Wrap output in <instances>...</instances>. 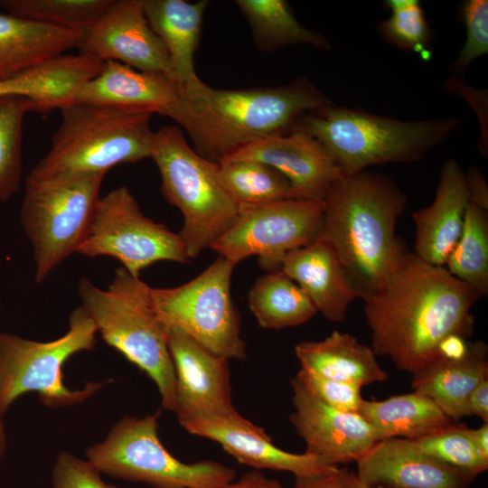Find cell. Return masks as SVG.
I'll use <instances>...</instances> for the list:
<instances>
[{
	"label": "cell",
	"mask_w": 488,
	"mask_h": 488,
	"mask_svg": "<svg viewBox=\"0 0 488 488\" xmlns=\"http://www.w3.org/2000/svg\"><path fill=\"white\" fill-rule=\"evenodd\" d=\"M260 50L270 52L286 46L307 44L328 50L331 44L323 34L309 30L295 16L284 0H238Z\"/></svg>",
	"instance_id": "cell-29"
},
{
	"label": "cell",
	"mask_w": 488,
	"mask_h": 488,
	"mask_svg": "<svg viewBox=\"0 0 488 488\" xmlns=\"http://www.w3.org/2000/svg\"><path fill=\"white\" fill-rule=\"evenodd\" d=\"M60 111L61 124L50 150L31 170L33 176L106 174L116 165L150 157L153 113L76 101Z\"/></svg>",
	"instance_id": "cell-6"
},
{
	"label": "cell",
	"mask_w": 488,
	"mask_h": 488,
	"mask_svg": "<svg viewBox=\"0 0 488 488\" xmlns=\"http://www.w3.org/2000/svg\"><path fill=\"white\" fill-rule=\"evenodd\" d=\"M414 441L427 454L474 478L488 469V459L477 450L465 424L452 422Z\"/></svg>",
	"instance_id": "cell-35"
},
{
	"label": "cell",
	"mask_w": 488,
	"mask_h": 488,
	"mask_svg": "<svg viewBox=\"0 0 488 488\" xmlns=\"http://www.w3.org/2000/svg\"><path fill=\"white\" fill-rule=\"evenodd\" d=\"M78 293L103 341L155 382L162 407L174 413L176 378L168 326L155 306L152 287L120 267L106 289L82 277Z\"/></svg>",
	"instance_id": "cell-4"
},
{
	"label": "cell",
	"mask_w": 488,
	"mask_h": 488,
	"mask_svg": "<svg viewBox=\"0 0 488 488\" xmlns=\"http://www.w3.org/2000/svg\"><path fill=\"white\" fill-rule=\"evenodd\" d=\"M306 294L317 312L342 323L351 303L360 298L333 249L323 239L290 252L280 269Z\"/></svg>",
	"instance_id": "cell-22"
},
{
	"label": "cell",
	"mask_w": 488,
	"mask_h": 488,
	"mask_svg": "<svg viewBox=\"0 0 488 488\" xmlns=\"http://www.w3.org/2000/svg\"><path fill=\"white\" fill-rule=\"evenodd\" d=\"M104 174L25 180L20 220L31 242L35 280L42 282L85 239Z\"/></svg>",
	"instance_id": "cell-10"
},
{
	"label": "cell",
	"mask_w": 488,
	"mask_h": 488,
	"mask_svg": "<svg viewBox=\"0 0 488 488\" xmlns=\"http://www.w3.org/2000/svg\"><path fill=\"white\" fill-rule=\"evenodd\" d=\"M323 201L320 238L333 249L364 301L408 251L395 231L408 198L389 176L364 170L343 174Z\"/></svg>",
	"instance_id": "cell-2"
},
{
	"label": "cell",
	"mask_w": 488,
	"mask_h": 488,
	"mask_svg": "<svg viewBox=\"0 0 488 488\" xmlns=\"http://www.w3.org/2000/svg\"><path fill=\"white\" fill-rule=\"evenodd\" d=\"M324 201L289 198L262 205H239L233 224L210 247L233 264L258 258L267 272L279 271L292 251L321 237Z\"/></svg>",
	"instance_id": "cell-13"
},
{
	"label": "cell",
	"mask_w": 488,
	"mask_h": 488,
	"mask_svg": "<svg viewBox=\"0 0 488 488\" xmlns=\"http://www.w3.org/2000/svg\"><path fill=\"white\" fill-rule=\"evenodd\" d=\"M76 252L92 258H114L134 277L158 261L189 263L179 233L145 216L126 186L99 197Z\"/></svg>",
	"instance_id": "cell-12"
},
{
	"label": "cell",
	"mask_w": 488,
	"mask_h": 488,
	"mask_svg": "<svg viewBox=\"0 0 488 488\" xmlns=\"http://www.w3.org/2000/svg\"><path fill=\"white\" fill-rule=\"evenodd\" d=\"M483 295L408 251L387 281L364 300L376 355L411 374L438 358L449 334L472 335V306Z\"/></svg>",
	"instance_id": "cell-1"
},
{
	"label": "cell",
	"mask_w": 488,
	"mask_h": 488,
	"mask_svg": "<svg viewBox=\"0 0 488 488\" xmlns=\"http://www.w3.org/2000/svg\"><path fill=\"white\" fill-rule=\"evenodd\" d=\"M470 415L488 423V379L481 381L471 392L468 400Z\"/></svg>",
	"instance_id": "cell-43"
},
{
	"label": "cell",
	"mask_w": 488,
	"mask_h": 488,
	"mask_svg": "<svg viewBox=\"0 0 488 488\" xmlns=\"http://www.w3.org/2000/svg\"><path fill=\"white\" fill-rule=\"evenodd\" d=\"M33 108L25 97L0 98V202L9 200L20 187L23 122Z\"/></svg>",
	"instance_id": "cell-33"
},
{
	"label": "cell",
	"mask_w": 488,
	"mask_h": 488,
	"mask_svg": "<svg viewBox=\"0 0 488 488\" xmlns=\"http://www.w3.org/2000/svg\"><path fill=\"white\" fill-rule=\"evenodd\" d=\"M78 49L80 53L103 62H120L173 80L168 52L148 24L143 0L113 1L85 34Z\"/></svg>",
	"instance_id": "cell-15"
},
{
	"label": "cell",
	"mask_w": 488,
	"mask_h": 488,
	"mask_svg": "<svg viewBox=\"0 0 488 488\" xmlns=\"http://www.w3.org/2000/svg\"><path fill=\"white\" fill-rule=\"evenodd\" d=\"M295 353L301 368L327 379L361 387L388 379L372 348L348 333L333 331L324 340L300 343Z\"/></svg>",
	"instance_id": "cell-26"
},
{
	"label": "cell",
	"mask_w": 488,
	"mask_h": 488,
	"mask_svg": "<svg viewBox=\"0 0 488 488\" xmlns=\"http://www.w3.org/2000/svg\"><path fill=\"white\" fill-rule=\"evenodd\" d=\"M445 267L483 296L488 294V210L470 202L461 236Z\"/></svg>",
	"instance_id": "cell-30"
},
{
	"label": "cell",
	"mask_w": 488,
	"mask_h": 488,
	"mask_svg": "<svg viewBox=\"0 0 488 488\" xmlns=\"http://www.w3.org/2000/svg\"><path fill=\"white\" fill-rule=\"evenodd\" d=\"M466 39L450 70L461 76L477 58L488 53V1L467 0L462 5Z\"/></svg>",
	"instance_id": "cell-36"
},
{
	"label": "cell",
	"mask_w": 488,
	"mask_h": 488,
	"mask_svg": "<svg viewBox=\"0 0 488 488\" xmlns=\"http://www.w3.org/2000/svg\"><path fill=\"white\" fill-rule=\"evenodd\" d=\"M445 85L447 91L456 93L465 99L477 114L481 132L479 149L483 156H487V91L483 89H475L470 87L455 75L447 79Z\"/></svg>",
	"instance_id": "cell-39"
},
{
	"label": "cell",
	"mask_w": 488,
	"mask_h": 488,
	"mask_svg": "<svg viewBox=\"0 0 488 488\" xmlns=\"http://www.w3.org/2000/svg\"><path fill=\"white\" fill-rule=\"evenodd\" d=\"M459 119L404 121L331 103L305 114L292 129L318 140L343 174L420 160L445 142Z\"/></svg>",
	"instance_id": "cell-5"
},
{
	"label": "cell",
	"mask_w": 488,
	"mask_h": 488,
	"mask_svg": "<svg viewBox=\"0 0 488 488\" xmlns=\"http://www.w3.org/2000/svg\"><path fill=\"white\" fill-rule=\"evenodd\" d=\"M84 34L0 13V81L78 48Z\"/></svg>",
	"instance_id": "cell-25"
},
{
	"label": "cell",
	"mask_w": 488,
	"mask_h": 488,
	"mask_svg": "<svg viewBox=\"0 0 488 488\" xmlns=\"http://www.w3.org/2000/svg\"><path fill=\"white\" fill-rule=\"evenodd\" d=\"M0 312H1V300H0ZM7 448V440L5 431V426L2 417L0 416V459H2L5 454Z\"/></svg>",
	"instance_id": "cell-47"
},
{
	"label": "cell",
	"mask_w": 488,
	"mask_h": 488,
	"mask_svg": "<svg viewBox=\"0 0 488 488\" xmlns=\"http://www.w3.org/2000/svg\"><path fill=\"white\" fill-rule=\"evenodd\" d=\"M488 379L487 346L471 343L461 360L436 358L412 373L411 388L434 401L453 422L470 416L468 400L473 389Z\"/></svg>",
	"instance_id": "cell-23"
},
{
	"label": "cell",
	"mask_w": 488,
	"mask_h": 488,
	"mask_svg": "<svg viewBox=\"0 0 488 488\" xmlns=\"http://www.w3.org/2000/svg\"><path fill=\"white\" fill-rule=\"evenodd\" d=\"M97 330L81 306L69 317V327L59 338L37 342L18 335L0 333V416L29 392H36L48 408L80 404L101 389L108 381L88 382L72 389L63 381L62 368L73 355L94 349Z\"/></svg>",
	"instance_id": "cell-8"
},
{
	"label": "cell",
	"mask_w": 488,
	"mask_h": 488,
	"mask_svg": "<svg viewBox=\"0 0 488 488\" xmlns=\"http://www.w3.org/2000/svg\"><path fill=\"white\" fill-rule=\"evenodd\" d=\"M356 463L357 477L371 487L468 488L474 479L431 456L407 438L378 441Z\"/></svg>",
	"instance_id": "cell-19"
},
{
	"label": "cell",
	"mask_w": 488,
	"mask_h": 488,
	"mask_svg": "<svg viewBox=\"0 0 488 488\" xmlns=\"http://www.w3.org/2000/svg\"><path fill=\"white\" fill-rule=\"evenodd\" d=\"M294 411L289 419L305 441V452L337 465L357 462L378 441L373 427L358 412L332 408L291 380Z\"/></svg>",
	"instance_id": "cell-16"
},
{
	"label": "cell",
	"mask_w": 488,
	"mask_h": 488,
	"mask_svg": "<svg viewBox=\"0 0 488 488\" xmlns=\"http://www.w3.org/2000/svg\"><path fill=\"white\" fill-rule=\"evenodd\" d=\"M358 413L373 427L380 441L415 440L453 422L434 401L414 390L383 400L363 399Z\"/></svg>",
	"instance_id": "cell-27"
},
{
	"label": "cell",
	"mask_w": 488,
	"mask_h": 488,
	"mask_svg": "<svg viewBox=\"0 0 488 488\" xmlns=\"http://www.w3.org/2000/svg\"><path fill=\"white\" fill-rule=\"evenodd\" d=\"M465 180L470 202L488 210V186L481 171L475 166H472L465 174Z\"/></svg>",
	"instance_id": "cell-40"
},
{
	"label": "cell",
	"mask_w": 488,
	"mask_h": 488,
	"mask_svg": "<svg viewBox=\"0 0 488 488\" xmlns=\"http://www.w3.org/2000/svg\"><path fill=\"white\" fill-rule=\"evenodd\" d=\"M248 299L258 324L265 329L297 326L317 313L303 289L281 270L258 277Z\"/></svg>",
	"instance_id": "cell-28"
},
{
	"label": "cell",
	"mask_w": 488,
	"mask_h": 488,
	"mask_svg": "<svg viewBox=\"0 0 488 488\" xmlns=\"http://www.w3.org/2000/svg\"><path fill=\"white\" fill-rule=\"evenodd\" d=\"M159 417L122 418L103 441L87 449V460L101 474L153 488H212L234 481L236 471L220 462L176 459L160 441Z\"/></svg>",
	"instance_id": "cell-9"
},
{
	"label": "cell",
	"mask_w": 488,
	"mask_h": 488,
	"mask_svg": "<svg viewBox=\"0 0 488 488\" xmlns=\"http://www.w3.org/2000/svg\"><path fill=\"white\" fill-rule=\"evenodd\" d=\"M150 158L161 175V192L183 218L179 235L196 258L235 221L239 205L222 184L219 164L200 155L178 126L154 132Z\"/></svg>",
	"instance_id": "cell-7"
},
{
	"label": "cell",
	"mask_w": 488,
	"mask_h": 488,
	"mask_svg": "<svg viewBox=\"0 0 488 488\" xmlns=\"http://www.w3.org/2000/svg\"><path fill=\"white\" fill-rule=\"evenodd\" d=\"M295 379L326 405L339 410L358 412L363 400L361 386L319 376L300 368Z\"/></svg>",
	"instance_id": "cell-37"
},
{
	"label": "cell",
	"mask_w": 488,
	"mask_h": 488,
	"mask_svg": "<svg viewBox=\"0 0 488 488\" xmlns=\"http://www.w3.org/2000/svg\"><path fill=\"white\" fill-rule=\"evenodd\" d=\"M343 488H380V487L368 486L367 484L363 483L361 481L359 480L355 473L348 471L344 478Z\"/></svg>",
	"instance_id": "cell-46"
},
{
	"label": "cell",
	"mask_w": 488,
	"mask_h": 488,
	"mask_svg": "<svg viewBox=\"0 0 488 488\" xmlns=\"http://www.w3.org/2000/svg\"><path fill=\"white\" fill-rule=\"evenodd\" d=\"M471 343L467 337L452 333L445 337L437 347L438 357L446 360L455 361L465 358L470 349Z\"/></svg>",
	"instance_id": "cell-41"
},
{
	"label": "cell",
	"mask_w": 488,
	"mask_h": 488,
	"mask_svg": "<svg viewBox=\"0 0 488 488\" xmlns=\"http://www.w3.org/2000/svg\"><path fill=\"white\" fill-rule=\"evenodd\" d=\"M220 178L238 205H262L292 198L288 180L258 161L234 160L219 164Z\"/></svg>",
	"instance_id": "cell-31"
},
{
	"label": "cell",
	"mask_w": 488,
	"mask_h": 488,
	"mask_svg": "<svg viewBox=\"0 0 488 488\" xmlns=\"http://www.w3.org/2000/svg\"><path fill=\"white\" fill-rule=\"evenodd\" d=\"M75 101L158 113L177 124L183 109V89L171 79L117 61H106L101 71L80 89Z\"/></svg>",
	"instance_id": "cell-20"
},
{
	"label": "cell",
	"mask_w": 488,
	"mask_h": 488,
	"mask_svg": "<svg viewBox=\"0 0 488 488\" xmlns=\"http://www.w3.org/2000/svg\"><path fill=\"white\" fill-rule=\"evenodd\" d=\"M469 435L477 450L488 459V423L477 428H469Z\"/></svg>",
	"instance_id": "cell-45"
},
{
	"label": "cell",
	"mask_w": 488,
	"mask_h": 488,
	"mask_svg": "<svg viewBox=\"0 0 488 488\" xmlns=\"http://www.w3.org/2000/svg\"><path fill=\"white\" fill-rule=\"evenodd\" d=\"M52 483V488H117L104 482L101 473L90 462L70 451H62L56 456Z\"/></svg>",
	"instance_id": "cell-38"
},
{
	"label": "cell",
	"mask_w": 488,
	"mask_h": 488,
	"mask_svg": "<svg viewBox=\"0 0 488 488\" xmlns=\"http://www.w3.org/2000/svg\"><path fill=\"white\" fill-rule=\"evenodd\" d=\"M209 1L143 0L145 18L168 52L173 80L182 89L196 82L194 55Z\"/></svg>",
	"instance_id": "cell-24"
},
{
	"label": "cell",
	"mask_w": 488,
	"mask_h": 488,
	"mask_svg": "<svg viewBox=\"0 0 488 488\" xmlns=\"http://www.w3.org/2000/svg\"><path fill=\"white\" fill-rule=\"evenodd\" d=\"M469 203L465 173L449 159L440 170L432 203L412 213L416 227L412 252L428 264L445 267L461 236Z\"/></svg>",
	"instance_id": "cell-21"
},
{
	"label": "cell",
	"mask_w": 488,
	"mask_h": 488,
	"mask_svg": "<svg viewBox=\"0 0 488 488\" xmlns=\"http://www.w3.org/2000/svg\"><path fill=\"white\" fill-rule=\"evenodd\" d=\"M168 345L176 378L174 413L179 423L200 417L243 418L231 399L228 359L172 326H168Z\"/></svg>",
	"instance_id": "cell-14"
},
{
	"label": "cell",
	"mask_w": 488,
	"mask_h": 488,
	"mask_svg": "<svg viewBox=\"0 0 488 488\" xmlns=\"http://www.w3.org/2000/svg\"><path fill=\"white\" fill-rule=\"evenodd\" d=\"M384 5L391 14L378 24L381 39L398 48L414 52L426 61L429 60L431 32L420 2L387 0Z\"/></svg>",
	"instance_id": "cell-34"
},
{
	"label": "cell",
	"mask_w": 488,
	"mask_h": 488,
	"mask_svg": "<svg viewBox=\"0 0 488 488\" xmlns=\"http://www.w3.org/2000/svg\"><path fill=\"white\" fill-rule=\"evenodd\" d=\"M348 470L337 468L324 475L296 483L295 488H343Z\"/></svg>",
	"instance_id": "cell-44"
},
{
	"label": "cell",
	"mask_w": 488,
	"mask_h": 488,
	"mask_svg": "<svg viewBox=\"0 0 488 488\" xmlns=\"http://www.w3.org/2000/svg\"><path fill=\"white\" fill-rule=\"evenodd\" d=\"M189 433L219 443L239 463L255 470L291 473L296 483L307 481L339 466L307 453L294 454L275 446L266 431L248 420L200 417L180 423Z\"/></svg>",
	"instance_id": "cell-18"
},
{
	"label": "cell",
	"mask_w": 488,
	"mask_h": 488,
	"mask_svg": "<svg viewBox=\"0 0 488 488\" xmlns=\"http://www.w3.org/2000/svg\"><path fill=\"white\" fill-rule=\"evenodd\" d=\"M212 488H286L277 480L267 478L265 474L254 470L242 475L237 482H230Z\"/></svg>",
	"instance_id": "cell-42"
},
{
	"label": "cell",
	"mask_w": 488,
	"mask_h": 488,
	"mask_svg": "<svg viewBox=\"0 0 488 488\" xmlns=\"http://www.w3.org/2000/svg\"><path fill=\"white\" fill-rule=\"evenodd\" d=\"M111 0H0L7 14L85 34L112 4Z\"/></svg>",
	"instance_id": "cell-32"
},
{
	"label": "cell",
	"mask_w": 488,
	"mask_h": 488,
	"mask_svg": "<svg viewBox=\"0 0 488 488\" xmlns=\"http://www.w3.org/2000/svg\"><path fill=\"white\" fill-rule=\"evenodd\" d=\"M234 160L258 161L273 167L290 183L292 198L302 200L323 201L343 174L318 140L298 129L250 143L221 163Z\"/></svg>",
	"instance_id": "cell-17"
},
{
	"label": "cell",
	"mask_w": 488,
	"mask_h": 488,
	"mask_svg": "<svg viewBox=\"0 0 488 488\" xmlns=\"http://www.w3.org/2000/svg\"><path fill=\"white\" fill-rule=\"evenodd\" d=\"M182 127L200 155L220 164L243 146L290 131L331 100L304 77L270 88L214 89L201 79L182 89Z\"/></svg>",
	"instance_id": "cell-3"
},
{
	"label": "cell",
	"mask_w": 488,
	"mask_h": 488,
	"mask_svg": "<svg viewBox=\"0 0 488 488\" xmlns=\"http://www.w3.org/2000/svg\"><path fill=\"white\" fill-rule=\"evenodd\" d=\"M235 264L220 257L189 282L152 288L155 306L167 326L175 327L223 358L243 360L246 343L230 293Z\"/></svg>",
	"instance_id": "cell-11"
}]
</instances>
